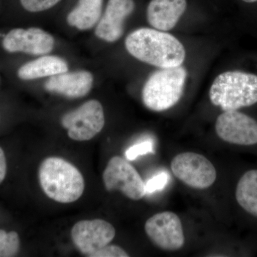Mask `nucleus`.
<instances>
[{
    "label": "nucleus",
    "mask_w": 257,
    "mask_h": 257,
    "mask_svg": "<svg viewBox=\"0 0 257 257\" xmlns=\"http://www.w3.org/2000/svg\"><path fill=\"white\" fill-rule=\"evenodd\" d=\"M242 1L247 3H256V2H257V0H242Z\"/></svg>",
    "instance_id": "obj_24"
},
{
    "label": "nucleus",
    "mask_w": 257,
    "mask_h": 257,
    "mask_svg": "<svg viewBox=\"0 0 257 257\" xmlns=\"http://www.w3.org/2000/svg\"><path fill=\"white\" fill-rule=\"evenodd\" d=\"M20 237L15 231L0 229V257L14 256L20 249Z\"/></svg>",
    "instance_id": "obj_18"
},
{
    "label": "nucleus",
    "mask_w": 257,
    "mask_h": 257,
    "mask_svg": "<svg viewBox=\"0 0 257 257\" xmlns=\"http://www.w3.org/2000/svg\"><path fill=\"white\" fill-rule=\"evenodd\" d=\"M187 0H152L147 9V21L156 30H172L187 9Z\"/></svg>",
    "instance_id": "obj_14"
},
{
    "label": "nucleus",
    "mask_w": 257,
    "mask_h": 257,
    "mask_svg": "<svg viewBox=\"0 0 257 257\" xmlns=\"http://www.w3.org/2000/svg\"><path fill=\"white\" fill-rule=\"evenodd\" d=\"M236 202L243 210L257 218V170L245 172L236 184Z\"/></svg>",
    "instance_id": "obj_17"
},
{
    "label": "nucleus",
    "mask_w": 257,
    "mask_h": 257,
    "mask_svg": "<svg viewBox=\"0 0 257 257\" xmlns=\"http://www.w3.org/2000/svg\"><path fill=\"white\" fill-rule=\"evenodd\" d=\"M68 69V64L63 58L45 55L22 66L18 69V76L23 80H32L53 77L67 72Z\"/></svg>",
    "instance_id": "obj_15"
},
{
    "label": "nucleus",
    "mask_w": 257,
    "mask_h": 257,
    "mask_svg": "<svg viewBox=\"0 0 257 257\" xmlns=\"http://www.w3.org/2000/svg\"><path fill=\"white\" fill-rule=\"evenodd\" d=\"M167 181H168V175L164 172L152 177L147 182V184H145L146 194L148 193L151 194L156 191L162 190L167 184Z\"/></svg>",
    "instance_id": "obj_22"
},
{
    "label": "nucleus",
    "mask_w": 257,
    "mask_h": 257,
    "mask_svg": "<svg viewBox=\"0 0 257 257\" xmlns=\"http://www.w3.org/2000/svg\"><path fill=\"white\" fill-rule=\"evenodd\" d=\"M115 234L113 225L103 219L79 221L71 231L74 246L83 254L89 257L109 244Z\"/></svg>",
    "instance_id": "obj_10"
},
{
    "label": "nucleus",
    "mask_w": 257,
    "mask_h": 257,
    "mask_svg": "<svg viewBox=\"0 0 257 257\" xmlns=\"http://www.w3.org/2000/svg\"><path fill=\"white\" fill-rule=\"evenodd\" d=\"M55 39L42 29L16 28L10 30L3 39V47L10 53L23 52L28 55H48L55 47Z\"/></svg>",
    "instance_id": "obj_11"
},
{
    "label": "nucleus",
    "mask_w": 257,
    "mask_h": 257,
    "mask_svg": "<svg viewBox=\"0 0 257 257\" xmlns=\"http://www.w3.org/2000/svg\"><path fill=\"white\" fill-rule=\"evenodd\" d=\"M187 77L182 65L160 68L147 79L143 89V101L150 110L163 111L176 105L183 95Z\"/></svg>",
    "instance_id": "obj_4"
},
{
    "label": "nucleus",
    "mask_w": 257,
    "mask_h": 257,
    "mask_svg": "<svg viewBox=\"0 0 257 257\" xmlns=\"http://www.w3.org/2000/svg\"><path fill=\"white\" fill-rule=\"evenodd\" d=\"M153 151V145H152L151 142H143V143H140L138 145L130 147L125 152V156L128 160H135L139 156L146 155L148 153H152Z\"/></svg>",
    "instance_id": "obj_20"
},
{
    "label": "nucleus",
    "mask_w": 257,
    "mask_h": 257,
    "mask_svg": "<svg viewBox=\"0 0 257 257\" xmlns=\"http://www.w3.org/2000/svg\"><path fill=\"white\" fill-rule=\"evenodd\" d=\"M134 0H109L104 14L95 28L99 40L113 43L119 40L124 31V22L135 10Z\"/></svg>",
    "instance_id": "obj_12"
},
{
    "label": "nucleus",
    "mask_w": 257,
    "mask_h": 257,
    "mask_svg": "<svg viewBox=\"0 0 257 257\" xmlns=\"http://www.w3.org/2000/svg\"><path fill=\"white\" fill-rule=\"evenodd\" d=\"M61 124L68 136L76 141H88L98 135L105 124L104 109L99 101L92 99L63 115Z\"/></svg>",
    "instance_id": "obj_5"
},
{
    "label": "nucleus",
    "mask_w": 257,
    "mask_h": 257,
    "mask_svg": "<svg viewBox=\"0 0 257 257\" xmlns=\"http://www.w3.org/2000/svg\"><path fill=\"white\" fill-rule=\"evenodd\" d=\"M61 0H20L22 6L30 13H40L53 8Z\"/></svg>",
    "instance_id": "obj_19"
},
{
    "label": "nucleus",
    "mask_w": 257,
    "mask_h": 257,
    "mask_svg": "<svg viewBox=\"0 0 257 257\" xmlns=\"http://www.w3.org/2000/svg\"><path fill=\"white\" fill-rule=\"evenodd\" d=\"M171 170L179 180L196 189L209 188L217 177L215 167L210 161L194 152H183L174 157Z\"/></svg>",
    "instance_id": "obj_6"
},
{
    "label": "nucleus",
    "mask_w": 257,
    "mask_h": 257,
    "mask_svg": "<svg viewBox=\"0 0 257 257\" xmlns=\"http://www.w3.org/2000/svg\"><path fill=\"white\" fill-rule=\"evenodd\" d=\"M94 82L92 74L88 71H75L57 74L49 78L45 88L50 92L69 98H80L89 94Z\"/></svg>",
    "instance_id": "obj_13"
},
{
    "label": "nucleus",
    "mask_w": 257,
    "mask_h": 257,
    "mask_svg": "<svg viewBox=\"0 0 257 257\" xmlns=\"http://www.w3.org/2000/svg\"><path fill=\"white\" fill-rule=\"evenodd\" d=\"M39 179L47 197L60 203H72L82 197L84 180L70 162L60 157H49L42 162Z\"/></svg>",
    "instance_id": "obj_2"
},
{
    "label": "nucleus",
    "mask_w": 257,
    "mask_h": 257,
    "mask_svg": "<svg viewBox=\"0 0 257 257\" xmlns=\"http://www.w3.org/2000/svg\"><path fill=\"white\" fill-rule=\"evenodd\" d=\"M209 99L224 111L252 106L257 103V75L240 71L223 72L211 84Z\"/></svg>",
    "instance_id": "obj_3"
},
{
    "label": "nucleus",
    "mask_w": 257,
    "mask_h": 257,
    "mask_svg": "<svg viewBox=\"0 0 257 257\" xmlns=\"http://www.w3.org/2000/svg\"><path fill=\"white\" fill-rule=\"evenodd\" d=\"M103 0H79L69 15V26L79 30H90L97 25L102 15Z\"/></svg>",
    "instance_id": "obj_16"
},
{
    "label": "nucleus",
    "mask_w": 257,
    "mask_h": 257,
    "mask_svg": "<svg viewBox=\"0 0 257 257\" xmlns=\"http://www.w3.org/2000/svg\"><path fill=\"white\" fill-rule=\"evenodd\" d=\"M145 232L152 243L165 251H175L185 243L182 221L172 211L157 213L147 219Z\"/></svg>",
    "instance_id": "obj_8"
},
{
    "label": "nucleus",
    "mask_w": 257,
    "mask_h": 257,
    "mask_svg": "<svg viewBox=\"0 0 257 257\" xmlns=\"http://www.w3.org/2000/svg\"><path fill=\"white\" fill-rule=\"evenodd\" d=\"M7 173V162L3 149L0 147V184L3 182Z\"/></svg>",
    "instance_id": "obj_23"
},
{
    "label": "nucleus",
    "mask_w": 257,
    "mask_h": 257,
    "mask_svg": "<svg viewBox=\"0 0 257 257\" xmlns=\"http://www.w3.org/2000/svg\"><path fill=\"white\" fill-rule=\"evenodd\" d=\"M130 255L122 248L116 245H106L93 253L92 257H128Z\"/></svg>",
    "instance_id": "obj_21"
},
{
    "label": "nucleus",
    "mask_w": 257,
    "mask_h": 257,
    "mask_svg": "<svg viewBox=\"0 0 257 257\" xmlns=\"http://www.w3.org/2000/svg\"><path fill=\"white\" fill-rule=\"evenodd\" d=\"M103 182L109 192L119 191L134 201L146 195V187L141 176L127 161L119 156L113 157L103 173Z\"/></svg>",
    "instance_id": "obj_7"
},
{
    "label": "nucleus",
    "mask_w": 257,
    "mask_h": 257,
    "mask_svg": "<svg viewBox=\"0 0 257 257\" xmlns=\"http://www.w3.org/2000/svg\"><path fill=\"white\" fill-rule=\"evenodd\" d=\"M125 47L137 60L160 68L184 63L185 49L175 36L156 29L140 28L128 35Z\"/></svg>",
    "instance_id": "obj_1"
},
{
    "label": "nucleus",
    "mask_w": 257,
    "mask_h": 257,
    "mask_svg": "<svg viewBox=\"0 0 257 257\" xmlns=\"http://www.w3.org/2000/svg\"><path fill=\"white\" fill-rule=\"evenodd\" d=\"M215 131L221 140L231 145H257V121L241 111H224L216 119Z\"/></svg>",
    "instance_id": "obj_9"
}]
</instances>
